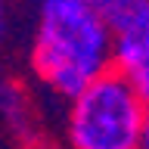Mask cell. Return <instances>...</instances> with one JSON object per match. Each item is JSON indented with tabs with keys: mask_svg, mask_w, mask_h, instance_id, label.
<instances>
[{
	"mask_svg": "<svg viewBox=\"0 0 149 149\" xmlns=\"http://www.w3.org/2000/svg\"><path fill=\"white\" fill-rule=\"evenodd\" d=\"M112 37L90 0H40L31 68L50 93L72 102L112 68Z\"/></svg>",
	"mask_w": 149,
	"mask_h": 149,
	"instance_id": "1",
	"label": "cell"
},
{
	"mask_svg": "<svg viewBox=\"0 0 149 149\" xmlns=\"http://www.w3.org/2000/svg\"><path fill=\"white\" fill-rule=\"evenodd\" d=\"M143 112L146 100L124 74L109 68L68 102V149H140Z\"/></svg>",
	"mask_w": 149,
	"mask_h": 149,
	"instance_id": "2",
	"label": "cell"
},
{
	"mask_svg": "<svg viewBox=\"0 0 149 149\" xmlns=\"http://www.w3.org/2000/svg\"><path fill=\"white\" fill-rule=\"evenodd\" d=\"M0 115L9 124L13 137H19L22 143H34V118H31L28 96L9 78H0Z\"/></svg>",
	"mask_w": 149,
	"mask_h": 149,
	"instance_id": "3",
	"label": "cell"
},
{
	"mask_svg": "<svg viewBox=\"0 0 149 149\" xmlns=\"http://www.w3.org/2000/svg\"><path fill=\"white\" fill-rule=\"evenodd\" d=\"M90 6L100 13V19L112 28V34L127 28L134 19L143 13L146 0H90Z\"/></svg>",
	"mask_w": 149,
	"mask_h": 149,
	"instance_id": "4",
	"label": "cell"
},
{
	"mask_svg": "<svg viewBox=\"0 0 149 149\" xmlns=\"http://www.w3.org/2000/svg\"><path fill=\"white\" fill-rule=\"evenodd\" d=\"M140 149H149V102L143 112V130H140Z\"/></svg>",
	"mask_w": 149,
	"mask_h": 149,
	"instance_id": "5",
	"label": "cell"
},
{
	"mask_svg": "<svg viewBox=\"0 0 149 149\" xmlns=\"http://www.w3.org/2000/svg\"><path fill=\"white\" fill-rule=\"evenodd\" d=\"M6 28H9V22H6V0H0V40L6 37Z\"/></svg>",
	"mask_w": 149,
	"mask_h": 149,
	"instance_id": "6",
	"label": "cell"
}]
</instances>
